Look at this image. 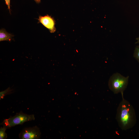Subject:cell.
<instances>
[{
  "label": "cell",
  "mask_w": 139,
  "mask_h": 139,
  "mask_svg": "<svg viewBox=\"0 0 139 139\" xmlns=\"http://www.w3.org/2000/svg\"><path fill=\"white\" fill-rule=\"evenodd\" d=\"M128 76L125 77L117 73L114 74L109 81V89L115 94H123L128 84Z\"/></svg>",
  "instance_id": "cell-2"
},
{
  "label": "cell",
  "mask_w": 139,
  "mask_h": 139,
  "mask_svg": "<svg viewBox=\"0 0 139 139\" xmlns=\"http://www.w3.org/2000/svg\"><path fill=\"white\" fill-rule=\"evenodd\" d=\"M35 119L34 115H28L21 111L13 116L4 120L3 124L7 128H10L25 122L34 120Z\"/></svg>",
  "instance_id": "cell-3"
},
{
  "label": "cell",
  "mask_w": 139,
  "mask_h": 139,
  "mask_svg": "<svg viewBox=\"0 0 139 139\" xmlns=\"http://www.w3.org/2000/svg\"><path fill=\"white\" fill-rule=\"evenodd\" d=\"M5 1L6 4L8 7L9 12H10V0H5Z\"/></svg>",
  "instance_id": "cell-10"
},
{
  "label": "cell",
  "mask_w": 139,
  "mask_h": 139,
  "mask_svg": "<svg viewBox=\"0 0 139 139\" xmlns=\"http://www.w3.org/2000/svg\"><path fill=\"white\" fill-rule=\"evenodd\" d=\"M7 128L3 126L1 127L0 129V139H5L7 138V135L6 133Z\"/></svg>",
  "instance_id": "cell-7"
},
{
  "label": "cell",
  "mask_w": 139,
  "mask_h": 139,
  "mask_svg": "<svg viewBox=\"0 0 139 139\" xmlns=\"http://www.w3.org/2000/svg\"><path fill=\"white\" fill-rule=\"evenodd\" d=\"M11 90L10 88L6 89L5 90L1 91L0 92V99L3 98L4 97L6 94L11 92Z\"/></svg>",
  "instance_id": "cell-9"
},
{
  "label": "cell",
  "mask_w": 139,
  "mask_h": 139,
  "mask_svg": "<svg viewBox=\"0 0 139 139\" xmlns=\"http://www.w3.org/2000/svg\"><path fill=\"white\" fill-rule=\"evenodd\" d=\"M134 57L139 62V45L135 47L133 55Z\"/></svg>",
  "instance_id": "cell-8"
},
{
  "label": "cell",
  "mask_w": 139,
  "mask_h": 139,
  "mask_svg": "<svg viewBox=\"0 0 139 139\" xmlns=\"http://www.w3.org/2000/svg\"><path fill=\"white\" fill-rule=\"evenodd\" d=\"M13 35L6 32L4 29L0 30V41H10L13 37Z\"/></svg>",
  "instance_id": "cell-6"
},
{
  "label": "cell",
  "mask_w": 139,
  "mask_h": 139,
  "mask_svg": "<svg viewBox=\"0 0 139 139\" xmlns=\"http://www.w3.org/2000/svg\"><path fill=\"white\" fill-rule=\"evenodd\" d=\"M41 134L39 128L35 126L24 128L20 133L19 137L21 139H38Z\"/></svg>",
  "instance_id": "cell-4"
},
{
  "label": "cell",
  "mask_w": 139,
  "mask_h": 139,
  "mask_svg": "<svg viewBox=\"0 0 139 139\" xmlns=\"http://www.w3.org/2000/svg\"><path fill=\"white\" fill-rule=\"evenodd\" d=\"M35 2L38 3H39L40 2L41 0H34Z\"/></svg>",
  "instance_id": "cell-12"
},
{
  "label": "cell",
  "mask_w": 139,
  "mask_h": 139,
  "mask_svg": "<svg viewBox=\"0 0 139 139\" xmlns=\"http://www.w3.org/2000/svg\"><path fill=\"white\" fill-rule=\"evenodd\" d=\"M39 22L49 29L51 33H54L56 31L55 27V21L50 16L47 15L44 16H39Z\"/></svg>",
  "instance_id": "cell-5"
},
{
  "label": "cell",
  "mask_w": 139,
  "mask_h": 139,
  "mask_svg": "<svg viewBox=\"0 0 139 139\" xmlns=\"http://www.w3.org/2000/svg\"><path fill=\"white\" fill-rule=\"evenodd\" d=\"M136 39L137 40V41L135 43L139 44V37L137 38Z\"/></svg>",
  "instance_id": "cell-11"
},
{
  "label": "cell",
  "mask_w": 139,
  "mask_h": 139,
  "mask_svg": "<svg viewBox=\"0 0 139 139\" xmlns=\"http://www.w3.org/2000/svg\"><path fill=\"white\" fill-rule=\"evenodd\" d=\"M117 109L116 119L120 128L126 130L133 127L136 122L135 110L132 105L123 97Z\"/></svg>",
  "instance_id": "cell-1"
}]
</instances>
